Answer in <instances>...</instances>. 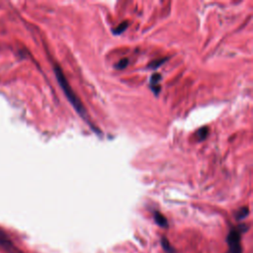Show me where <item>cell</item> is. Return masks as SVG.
Listing matches in <instances>:
<instances>
[{
    "mask_svg": "<svg viewBox=\"0 0 253 253\" xmlns=\"http://www.w3.org/2000/svg\"><path fill=\"white\" fill-rule=\"evenodd\" d=\"M54 70V74L57 78V81L62 89V91L64 92L66 98L68 99V101L70 102V104L74 107V109L77 111V113L83 117V119L86 120V111L85 108L83 106V104L81 103V101L78 99V97L76 96V94L74 93V91L72 90V88L69 86L66 77L64 76L61 68L58 65H54L53 67Z\"/></svg>",
    "mask_w": 253,
    "mask_h": 253,
    "instance_id": "6da1fadb",
    "label": "cell"
},
{
    "mask_svg": "<svg viewBox=\"0 0 253 253\" xmlns=\"http://www.w3.org/2000/svg\"><path fill=\"white\" fill-rule=\"evenodd\" d=\"M229 252L228 253H241L240 245V230L237 228H232L226 238Z\"/></svg>",
    "mask_w": 253,
    "mask_h": 253,
    "instance_id": "7a4b0ae2",
    "label": "cell"
},
{
    "mask_svg": "<svg viewBox=\"0 0 253 253\" xmlns=\"http://www.w3.org/2000/svg\"><path fill=\"white\" fill-rule=\"evenodd\" d=\"M0 246L9 253H21L8 234L0 227Z\"/></svg>",
    "mask_w": 253,
    "mask_h": 253,
    "instance_id": "3957f363",
    "label": "cell"
},
{
    "mask_svg": "<svg viewBox=\"0 0 253 253\" xmlns=\"http://www.w3.org/2000/svg\"><path fill=\"white\" fill-rule=\"evenodd\" d=\"M154 220L161 227H167V225H168L166 217L163 214H161L160 212H158V211L154 212Z\"/></svg>",
    "mask_w": 253,
    "mask_h": 253,
    "instance_id": "277c9868",
    "label": "cell"
},
{
    "mask_svg": "<svg viewBox=\"0 0 253 253\" xmlns=\"http://www.w3.org/2000/svg\"><path fill=\"white\" fill-rule=\"evenodd\" d=\"M160 78H161V76L159 75V74H157V73H155V74H153L152 76H151V79H150V81H151V88L153 89V91L155 92V94H157L158 92H159V85H158V81L160 80Z\"/></svg>",
    "mask_w": 253,
    "mask_h": 253,
    "instance_id": "5b68a950",
    "label": "cell"
},
{
    "mask_svg": "<svg viewBox=\"0 0 253 253\" xmlns=\"http://www.w3.org/2000/svg\"><path fill=\"white\" fill-rule=\"evenodd\" d=\"M248 212H249L248 208H246V207L241 208V209L236 212V218H237V219H242V218H244V217H246V216L248 215Z\"/></svg>",
    "mask_w": 253,
    "mask_h": 253,
    "instance_id": "8992f818",
    "label": "cell"
},
{
    "mask_svg": "<svg viewBox=\"0 0 253 253\" xmlns=\"http://www.w3.org/2000/svg\"><path fill=\"white\" fill-rule=\"evenodd\" d=\"M161 243H162V246H163V248H164V250H165L166 252H168V253H173V252H174V250H173L172 246L170 245L169 241L167 240V238L162 237V241H161Z\"/></svg>",
    "mask_w": 253,
    "mask_h": 253,
    "instance_id": "52a82bcc",
    "label": "cell"
},
{
    "mask_svg": "<svg viewBox=\"0 0 253 253\" xmlns=\"http://www.w3.org/2000/svg\"><path fill=\"white\" fill-rule=\"evenodd\" d=\"M126 27H127V22H123V23H122L121 25H119L116 29H114L113 32H114L115 35L122 34V33L126 29Z\"/></svg>",
    "mask_w": 253,
    "mask_h": 253,
    "instance_id": "ba28073f",
    "label": "cell"
},
{
    "mask_svg": "<svg viewBox=\"0 0 253 253\" xmlns=\"http://www.w3.org/2000/svg\"><path fill=\"white\" fill-rule=\"evenodd\" d=\"M208 132H209V128L207 127V126H204V127H202V128H200L199 130H198V136H199V138H200V140H203V139H205L206 137H207V135H208Z\"/></svg>",
    "mask_w": 253,
    "mask_h": 253,
    "instance_id": "9c48e42d",
    "label": "cell"
},
{
    "mask_svg": "<svg viewBox=\"0 0 253 253\" xmlns=\"http://www.w3.org/2000/svg\"><path fill=\"white\" fill-rule=\"evenodd\" d=\"M166 59L165 58H162L160 60H155V61H152L150 64H149V67H152V68H157L159 65H161L162 62H164Z\"/></svg>",
    "mask_w": 253,
    "mask_h": 253,
    "instance_id": "30bf717a",
    "label": "cell"
},
{
    "mask_svg": "<svg viewBox=\"0 0 253 253\" xmlns=\"http://www.w3.org/2000/svg\"><path fill=\"white\" fill-rule=\"evenodd\" d=\"M126 65H127V59H126V58H124V59H122L121 61L118 62V64L116 65V67L119 68V69H123V68H125Z\"/></svg>",
    "mask_w": 253,
    "mask_h": 253,
    "instance_id": "8fae6325",
    "label": "cell"
}]
</instances>
